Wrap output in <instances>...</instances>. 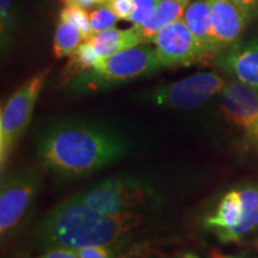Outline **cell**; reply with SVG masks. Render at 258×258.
<instances>
[{
  "mask_svg": "<svg viewBox=\"0 0 258 258\" xmlns=\"http://www.w3.org/2000/svg\"><path fill=\"white\" fill-rule=\"evenodd\" d=\"M123 139L85 122H61L42 135L37 147L41 164L62 178H80L123 156Z\"/></svg>",
  "mask_w": 258,
  "mask_h": 258,
  "instance_id": "obj_1",
  "label": "cell"
},
{
  "mask_svg": "<svg viewBox=\"0 0 258 258\" xmlns=\"http://www.w3.org/2000/svg\"><path fill=\"white\" fill-rule=\"evenodd\" d=\"M140 221L134 213L103 214L74 195L48 212L38 225L36 237L47 249L112 246L125 239Z\"/></svg>",
  "mask_w": 258,
  "mask_h": 258,
  "instance_id": "obj_2",
  "label": "cell"
},
{
  "mask_svg": "<svg viewBox=\"0 0 258 258\" xmlns=\"http://www.w3.org/2000/svg\"><path fill=\"white\" fill-rule=\"evenodd\" d=\"M156 49L139 46L104 57L93 67L77 77L73 86L78 91L99 90L128 80L147 76L161 69Z\"/></svg>",
  "mask_w": 258,
  "mask_h": 258,
  "instance_id": "obj_3",
  "label": "cell"
},
{
  "mask_svg": "<svg viewBox=\"0 0 258 258\" xmlns=\"http://www.w3.org/2000/svg\"><path fill=\"white\" fill-rule=\"evenodd\" d=\"M76 196L106 215L133 213L134 209L158 202L156 190L150 183L131 176L105 179Z\"/></svg>",
  "mask_w": 258,
  "mask_h": 258,
  "instance_id": "obj_4",
  "label": "cell"
},
{
  "mask_svg": "<svg viewBox=\"0 0 258 258\" xmlns=\"http://www.w3.org/2000/svg\"><path fill=\"white\" fill-rule=\"evenodd\" d=\"M50 69L42 70L19 86L0 114V166L4 172L12 151L30 124L32 112Z\"/></svg>",
  "mask_w": 258,
  "mask_h": 258,
  "instance_id": "obj_5",
  "label": "cell"
},
{
  "mask_svg": "<svg viewBox=\"0 0 258 258\" xmlns=\"http://www.w3.org/2000/svg\"><path fill=\"white\" fill-rule=\"evenodd\" d=\"M40 177L34 170H22L5 177L0 185V235L5 241L30 217L40 192Z\"/></svg>",
  "mask_w": 258,
  "mask_h": 258,
  "instance_id": "obj_6",
  "label": "cell"
},
{
  "mask_svg": "<svg viewBox=\"0 0 258 258\" xmlns=\"http://www.w3.org/2000/svg\"><path fill=\"white\" fill-rule=\"evenodd\" d=\"M225 80L214 72L196 73L178 82L164 84L148 93V101L173 109H195L222 92Z\"/></svg>",
  "mask_w": 258,
  "mask_h": 258,
  "instance_id": "obj_7",
  "label": "cell"
},
{
  "mask_svg": "<svg viewBox=\"0 0 258 258\" xmlns=\"http://www.w3.org/2000/svg\"><path fill=\"white\" fill-rule=\"evenodd\" d=\"M151 42L156 44L157 57L163 67L190 66L205 61L183 18L160 30Z\"/></svg>",
  "mask_w": 258,
  "mask_h": 258,
  "instance_id": "obj_8",
  "label": "cell"
},
{
  "mask_svg": "<svg viewBox=\"0 0 258 258\" xmlns=\"http://www.w3.org/2000/svg\"><path fill=\"white\" fill-rule=\"evenodd\" d=\"M221 109L228 121L239 125L246 137L258 141V91L235 80L226 84L221 92Z\"/></svg>",
  "mask_w": 258,
  "mask_h": 258,
  "instance_id": "obj_9",
  "label": "cell"
},
{
  "mask_svg": "<svg viewBox=\"0 0 258 258\" xmlns=\"http://www.w3.org/2000/svg\"><path fill=\"white\" fill-rule=\"evenodd\" d=\"M215 56L240 40L249 19L231 0H208Z\"/></svg>",
  "mask_w": 258,
  "mask_h": 258,
  "instance_id": "obj_10",
  "label": "cell"
},
{
  "mask_svg": "<svg viewBox=\"0 0 258 258\" xmlns=\"http://www.w3.org/2000/svg\"><path fill=\"white\" fill-rule=\"evenodd\" d=\"M214 59L218 67L258 91V38L239 40Z\"/></svg>",
  "mask_w": 258,
  "mask_h": 258,
  "instance_id": "obj_11",
  "label": "cell"
},
{
  "mask_svg": "<svg viewBox=\"0 0 258 258\" xmlns=\"http://www.w3.org/2000/svg\"><path fill=\"white\" fill-rule=\"evenodd\" d=\"M183 21L199 44L205 61L215 57L212 37L211 8L208 0H194L186 8Z\"/></svg>",
  "mask_w": 258,
  "mask_h": 258,
  "instance_id": "obj_12",
  "label": "cell"
},
{
  "mask_svg": "<svg viewBox=\"0 0 258 258\" xmlns=\"http://www.w3.org/2000/svg\"><path fill=\"white\" fill-rule=\"evenodd\" d=\"M241 218L237 226L228 231L215 233L224 244L238 243L258 228V185H246L239 189Z\"/></svg>",
  "mask_w": 258,
  "mask_h": 258,
  "instance_id": "obj_13",
  "label": "cell"
},
{
  "mask_svg": "<svg viewBox=\"0 0 258 258\" xmlns=\"http://www.w3.org/2000/svg\"><path fill=\"white\" fill-rule=\"evenodd\" d=\"M189 4L190 0H160L147 21L133 25L143 38V43L151 42L160 30L183 18Z\"/></svg>",
  "mask_w": 258,
  "mask_h": 258,
  "instance_id": "obj_14",
  "label": "cell"
},
{
  "mask_svg": "<svg viewBox=\"0 0 258 258\" xmlns=\"http://www.w3.org/2000/svg\"><path fill=\"white\" fill-rule=\"evenodd\" d=\"M88 41L92 44L93 49L101 59L143 43V38L134 27L131 29H108L105 31L95 34Z\"/></svg>",
  "mask_w": 258,
  "mask_h": 258,
  "instance_id": "obj_15",
  "label": "cell"
},
{
  "mask_svg": "<svg viewBox=\"0 0 258 258\" xmlns=\"http://www.w3.org/2000/svg\"><path fill=\"white\" fill-rule=\"evenodd\" d=\"M241 218V199L239 190L225 194L219 203L215 214L206 219L205 226L214 233L228 231L238 225Z\"/></svg>",
  "mask_w": 258,
  "mask_h": 258,
  "instance_id": "obj_16",
  "label": "cell"
},
{
  "mask_svg": "<svg viewBox=\"0 0 258 258\" xmlns=\"http://www.w3.org/2000/svg\"><path fill=\"white\" fill-rule=\"evenodd\" d=\"M84 41L82 31L72 22L59 18L53 40V53L56 59L70 56Z\"/></svg>",
  "mask_w": 258,
  "mask_h": 258,
  "instance_id": "obj_17",
  "label": "cell"
},
{
  "mask_svg": "<svg viewBox=\"0 0 258 258\" xmlns=\"http://www.w3.org/2000/svg\"><path fill=\"white\" fill-rule=\"evenodd\" d=\"M101 60L93 49L92 44L89 41H83L77 50L70 55V60L63 72V78L70 80L73 77H78L86 71L92 70Z\"/></svg>",
  "mask_w": 258,
  "mask_h": 258,
  "instance_id": "obj_18",
  "label": "cell"
},
{
  "mask_svg": "<svg viewBox=\"0 0 258 258\" xmlns=\"http://www.w3.org/2000/svg\"><path fill=\"white\" fill-rule=\"evenodd\" d=\"M17 23V10L14 0H0V32H2V46H8L9 40L15 32Z\"/></svg>",
  "mask_w": 258,
  "mask_h": 258,
  "instance_id": "obj_19",
  "label": "cell"
},
{
  "mask_svg": "<svg viewBox=\"0 0 258 258\" xmlns=\"http://www.w3.org/2000/svg\"><path fill=\"white\" fill-rule=\"evenodd\" d=\"M59 18L76 24L82 31L84 41H88L93 36L91 25H90V14L86 11V9L77 5H66L63 9H61Z\"/></svg>",
  "mask_w": 258,
  "mask_h": 258,
  "instance_id": "obj_20",
  "label": "cell"
},
{
  "mask_svg": "<svg viewBox=\"0 0 258 258\" xmlns=\"http://www.w3.org/2000/svg\"><path fill=\"white\" fill-rule=\"evenodd\" d=\"M117 21V16L105 5L97 6L90 12V25H91L93 35L114 28Z\"/></svg>",
  "mask_w": 258,
  "mask_h": 258,
  "instance_id": "obj_21",
  "label": "cell"
},
{
  "mask_svg": "<svg viewBox=\"0 0 258 258\" xmlns=\"http://www.w3.org/2000/svg\"><path fill=\"white\" fill-rule=\"evenodd\" d=\"M160 0H133V12L129 22L133 25L144 23L152 16Z\"/></svg>",
  "mask_w": 258,
  "mask_h": 258,
  "instance_id": "obj_22",
  "label": "cell"
},
{
  "mask_svg": "<svg viewBox=\"0 0 258 258\" xmlns=\"http://www.w3.org/2000/svg\"><path fill=\"white\" fill-rule=\"evenodd\" d=\"M121 21H129L133 12V0H105L104 4Z\"/></svg>",
  "mask_w": 258,
  "mask_h": 258,
  "instance_id": "obj_23",
  "label": "cell"
},
{
  "mask_svg": "<svg viewBox=\"0 0 258 258\" xmlns=\"http://www.w3.org/2000/svg\"><path fill=\"white\" fill-rule=\"evenodd\" d=\"M79 258H115V251L110 246H88L76 250Z\"/></svg>",
  "mask_w": 258,
  "mask_h": 258,
  "instance_id": "obj_24",
  "label": "cell"
},
{
  "mask_svg": "<svg viewBox=\"0 0 258 258\" xmlns=\"http://www.w3.org/2000/svg\"><path fill=\"white\" fill-rule=\"evenodd\" d=\"M231 2L246 16L249 21H252L258 16V0H231Z\"/></svg>",
  "mask_w": 258,
  "mask_h": 258,
  "instance_id": "obj_25",
  "label": "cell"
},
{
  "mask_svg": "<svg viewBox=\"0 0 258 258\" xmlns=\"http://www.w3.org/2000/svg\"><path fill=\"white\" fill-rule=\"evenodd\" d=\"M36 258H79L76 250L63 249V247H55L50 249L48 252L41 254Z\"/></svg>",
  "mask_w": 258,
  "mask_h": 258,
  "instance_id": "obj_26",
  "label": "cell"
},
{
  "mask_svg": "<svg viewBox=\"0 0 258 258\" xmlns=\"http://www.w3.org/2000/svg\"><path fill=\"white\" fill-rule=\"evenodd\" d=\"M64 3V5H77L80 8L89 9L93 6H99L104 4L105 0H61Z\"/></svg>",
  "mask_w": 258,
  "mask_h": 258,
  "instance_id": "obj_27",
  "label": "cell"
},
{
  "mask_svg": "<svg viewBox=\"0 0 258 258\" xmlns=\"http://www.w3.org/2000/svg\"><path fill=\"white\" fill-rule=\"evenodd\" d=\"M213 258H237V257H228V256H224V254L219 253V252H213L212 253Z\"/></svg>",
  "mask_w": 258,
  "mask_h": 258,
  "instance_id": "obj_28",
  "label": "cell"
},
{
  "mask_svg": "<svg viewBox=\"0 0 258 258\" xmlns=\"http://www.w3.org/2000/svg\"><path fill=\"white\" fill-rule=\"evenodd\" d=\"M253 246L256 247V250H258V238L256 240H254V243H253Z\"/></svg>",
  "mask_w": 258,
  "mask_h": 258,
  "instance_id": "obj_29",
  "label": "cell"
}]
</instances>
